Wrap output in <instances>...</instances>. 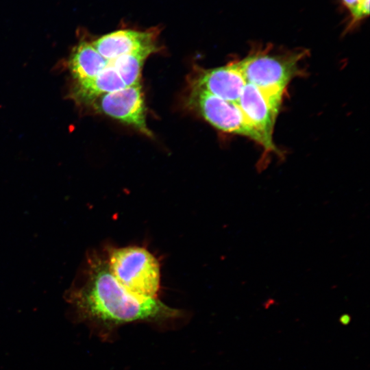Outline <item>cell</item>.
Returning a JSON list of instances; mask_svg holds the SVG:
<instances>
[{"label":"cell","mask_w":370,"mask_h":370,"mask_svg":"<svg viewBox=\"0 0 370 370\" xmlns=\"http://www.w3.org/2000/svg\"><path fill=\"white\" fill-rule=\"evenodd\" d=\"M189 101L215 128L247 136L261 145L259 136L248 124L237 103L225 101L195 87H193Z\"/></svg>","instance_id":"obj_5"},{"label":"cell","mask_w":370,"mask_h":370,"mask_svg":"<svg viewBox=\"0 0 370 370\" xmlns=\"http://www.w3.org/2000/svg\"><path fill=\"white\" fill-rule=\"evenodd\" d=\"M126 86L116 70L108 64L96 76L77 81L72 91L73 99L80 103H90L101 96L120 90Z\"/></svg>","instance_id":"obj_9"},{"label":"cell","mask_w":370,"mask_h":370,"mask_svg":"<svg viewBox=\"0 0 370 370\" xmlns=\"http://www.w3.org/2000/svg\"><path fill=\"white\" fill-rule=\"evenodd\" d=\"M246 84L236 62L204 71L195 79L193 87L225 101L237 103Z\"/></svg>","instance_id":"obj_8"},{"label":"cell","mask_w":370,"mask_h":370,"mask_svg":"<svg viewBox=\"0 0 370 370\" xmlns=\"http://www.w3.org/2000/svg\"><path fill=\"white\" fill-rule=\"evenodd\" d=\"M158 47H150L125 54L109 61L126 86L139 85L145 60Z\"/></svg>","instance_id":"obj_11"},{"label":"cell","mask_w":370,"mask_h":370,"mask_svg":"<svg viewBox=\"0 0 370 370\" xmlns=\"http://www.w3.org/2000/svg\"><path fill=\"white\" fill-rule=\"evenodd\" d=\"M340 322L343 325H347L350 321V317L348 314H343L340 317Z\"/></svg>","instance_id":"obj_13"},{"label":"cell","mask_w":370,"mask_h":370,"mask_svg":"<svg viewBox=\"0 0 370 370\" xmlns=\"http://www.w3.org/2000/svg\"><path fill=\"white\" fill-rule=\"evenodd\" d=\"M98 110L132 125L145 135L151 132L146 123V111L140 84L125 86L98 98Z\"/></svg>","instance_id":"obj_6"},{"label":"cell","mask_w":370,"mask_h":370,"mask_svg":"<svg viewBox=\"0 0 370 370\" xmlns=\"http://www.w3.org/2000/svg\"><path fill=\"white\" fill-rule=\"evenodd\" d=\"M283 96L267 92L247 83L237 101L245 119L257 133L266 151L278 153L273 140L274 125Z\"/></svg>","instance_id":"obj_4"},{"label":"cell","mask_w":370,"mask_h":370,"mask_svg":"<svg viewBox=\"0 0 370 370\" xmlns=\"http://www.w3.org/2000/svg\"><path fill=\"white\" fill-rule=\"evenodd\" d=\"M158 32L156 28L145 31L119 29L99 37L92 45L104 58L110 61L140 49L158 47Z\"/></svg>","instance_id":"obj_7"},{"label":"cell","mask_w":370,"mask_h":370,"mask_svg":"<svg viewBox=\"0 0 370 370\" xmlns=\"http://www.w3.org/2000/svg\"><path fill=\"white\" fill-rule=\"evenodd\" d=\"M304 53L258 51L237 64L247 83L264 91L284 95L290 82L300 73L299 64Z\"/></svg>","instance_id":"obj_3"},{"label":"cell","mask_w":370,"mask_h":370,"mask_svg":"<svg viewBox=\"0 0 370 370\" xmlns=\"http://www.w3.org/2000/svg\"><path fill=\"white\" fill-rule=\"evenodd\" d=\"M64 297L79 319L103 326L163 320L181 314L158 298L140 297L127 291L112 274L106 256L95 250L86 256Z\"/></svg>","instance_id":"obj_1"},{"label":"cell","mask_w":370,"mask_h":370,"mask_svg":"<svg viewBox=\"0 0 370 370\" xmlns=\"http://www.w3.org/2000/svg\"><path fill=\"white\" fill-rule=\"evenodd\" d=\"M107 261L116 281L130 293L144 298H157L160 264L144 247L127 246L108 249Z\"/></svg>","instance_id":"obj_2"},{"label":"cell","mask_w":370,"mask_h":370,"mask_svg":"<svg viewBox=\"0 0 370 370\" xmlns=\"http://www.w3.org/2000/svg\"><path fill=\"white\" fill-rule=\"evenodd\" d=\"M108 64L109 60L86 41L80 42L73 48L69 62V69L77 81L96 76Z\"/></svg>","instance_id":"obj_10"},{"label":"cell","mask_w":370,"mask_h":370,"mask_svg":"<svg viewBox=\"0 0 370 370\" xmlns=\"http://www.w3.org/2000/svg\"><path fill=\"white\" fill-rule=\"evenodd\" d=\"M352 16V24L365 18L369 14V0H341Z\"/></svg>","instance_id":"obj_12"}]
</instances>
